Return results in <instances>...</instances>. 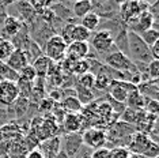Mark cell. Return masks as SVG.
<instances>
[{
  "label": "cell",
  "instance_id": "1",
  "mask_svg": "<svg viewBox=\"0 0 159 158\" xmlns=\"http://www.w3.org/2000/svg\"><path fill=\"white\" fill-rule=\"evenodd\" d=\"M126 55L135 63V66H147L154 60L150 48L142 41L139 35L132 31L126 33Z\"/></svg>",
  "mask_w": 159,
  "mask_h": 158
},
{
  "label": "cell",
  "instance_id": "2",
  "mask_svg": "<svg viewBox=\"0 0 159 158\" xmlns=\"http://www.w3.org/2000/svg\"><path fill=\"white\" fill-rule=\"evenodd\" d=\"M90 48H93L98 55L101 56H107L111 52L117 51L114 44V38L111 33L106 29H98V30L93 31L91 37L89 40Z\"/></svg>",
  "mask_w": 159,
  "mask_h": 158
},
{
  "label": "cell",
  "instance_id": "3",
  "mask_svg": "<svg viewBox=\"0 0 159 158\" xmlns=\"http://www.w3.org/2000/svg\"><path fill=\"white\" fill-rule=\"evenodd\" d=\"M103 64L111 68V70L117 71V72H122V74H136L137 72L135 63L120 51H114L110 55L105 56Z\"/></svg>",
  "mask_w": 159,
  "mask_h": 158
},
{
  "label": "cell",
  "instance_id": "4",
  "mask_svg": "<svg viewBox=\"0 0 159 158\" xmlns=\"http://www.w3.org/2000/svg\"><path fill=\"white\" fill-rule=\"evenodd\" d=\"M67 44L63 41V38L59 34H53L48 41L45 42L44 48H42V53L46 56L50 62L53 63H60L61 60L66 59L67 53Z\"/></svg>",
  "mask_w": 159,
  "mask_h": 158
},
{
  "label": "cell",
  "instance_id": "5",
  "mask_svg": "<svg viewBox=\"0 0 159 158\" xmlns=\"http://www.w3.org/2000/svg\"><path fill=\"white\" fill-rule=\"evenodd\" d=\"M82 142L83 146H87L93 150L105 147V145L107 143L106 131L97 127L87 128V130H84V132H82Z\"/></svg>",
  "mask_w": 159,
  "mask_h": 158
},
{
  "label": "cell",
  "instance_id": "6",
  "mask_svg": "<svg viewBox=\"0 0 159 158\" xmlns=\"http://www.w3.org/2000/svg\"><path fill=\"white\" fill-rule=\"evenodd\" d=\"M137 90V86L129 83L125 81H111V85L109 87V97L114 100L116 102L125 104L126 97L129 93Z\"/></svg>",
  "mask_w": 159,
  "mask_h": 158
},
{
  "label": "cell",
  "instance_id": "7",
  "mask_svg": "<svg viewBox=\"0 0 159 158\" xmlns=\"http://www.w3.org/2000/svg\"><path fill=\"white\" fill-rule=\"evenodd\" d=\"M23 27V22L18 19L16 16L7 15L3 22L0 23V40L11 41L15 35L19 33V30Z\"/></svg>",
  "mask_w": 159,
  "mask_h": 158
},
{
  "label": "cell",
  "instance_id": "8",
  "mask_svg": "<svg viewBox=\"0 0 159 158\" xmlns=\"http://www.w3.org/2000/svg\"><path fill=\"white\" fill-rule=\"evenodd\" d=\"M151 139L150 136L144 132L136 131L135 134H132V136L129 138L128 142V151L131 154H136V156H143L146 153V150L148 149V146L151 145Z\"/></svg>",
  "mask_w": 159,
  "mask_h": 158
},
{
  "label": "cell",
  "instance_id": "9",
  "mask_svg": "<svg viewBox=\"0 0 159 158\" xmlns=\"http://www.w3.org/2000/svg\"><path fill=\"white\" fill-rule=\"evenodd\" d=\"M18 97H19V91L15 82L0 79V105L11 106Z\"/></svg>",
  "mask_w": 159,
  "mask_h": 158
},
{
  "label": "cell",
  "instance_id": "10",
  "mask_svg": "<svg viewBox=\"0 0 159 158\" xmlns=\"http://www.w3.org/2000/svg\"><path fill=\"white\" fill-rule=\"evenodd\" d=\"M61 143V151L66 153L68 158H74L83 146L82 134H67Z\"/></svg>",
  "mask_w": 159,
  "mask_h": 158
},
{
  "label": "cell",
  "instance_id": "11",
  "mask_svg": "<svg viewBox=\"0 0 159 158\" xmlns=\"http://www.w3.org/2000/svg\"><path fill=\"white\" fill-rule=\"evenodd\" d=\"M90 53V45L89 42H71L70 45L67 46V53L66 57L70 60H82V59H87Z\"/></svg>",
  "mask_w": 159,
  "mask_h": 158
},
{
  "label": "cell",
  "instance_id": "12",
  "mask_svg": "<svg viewBox=\"0 0 159 158\" xmlns=\"http://www.w3.org/2000/svg\"><path fill=\"white\" fill-rule=\"evenodd\" d=\"M61 125L67 134H80V131L83 130V117L80 116V113H67L61 121L60 127Z\"/></svg>",
  "mask_w": 159,
  "mask_h": 158
},
{
  "label": "cell",
  "instance_id": "13",
  "mask_svg": "<svg viewBox=\"0 0 159 158\" xmlns=\"http://www.w3.org/2000/svg\"><path fill=\"white\" fill-rule=\"evenodd\" d=\"M6 64L11 68L12 71H15L18 74L26 66H29L30 63H29L27 55L23 51H20V49H14V52L11 53V56L8 57V60L6 62Z\"/></svg>",
  "mask_w": 159,
  "mask_h": 158
},
{
  "label": "cell",
  "instance_id": "14",
  "mask_svg": "<svg viewBox=\"0 0 159 158\" xmlns=\"http://www.w3.org/2000/svg\"><path fill=\"white\" fill-rule=\"evenodd\" d=\"M45 158H55L61 151V139L59 136H53L50 139L41 142V147H38Z\"/></svg>",
  "mask_w": 159,
  "mask_h": 158
},
{
  "label": "cell",
  "instance_id": "15",
  "mask_svg": "<svg viewBox=\"0 0 159 158\" xmlns=\"http://www.w3.org/2000/svg\"><path fill=\"white\" fill-rule=\"evenodd\" d=\"M147 100L144 95H142L137 90L129 93L128 97H126V101H125V106L128 109H132L135 112H139V110L144 109V105H146Z\"/></svg>",
  "mask_w": 159,
  "mask_h": 158
},
{
  "label": "cell",
  "instance_id": "16",
  "mask_svg": "<svg viewBox=\"0 0 159 158\" xmlns=\"http://www.w3.org/2000/svg\"><path fill=\"white\" fill-rule=\"evenodd\" d=\"M14 6L18 7V11H19V18H22L20 19V22L25 21L23 25L26 23H33L35 21V16H37V14L34 12V10L31 8L30 3L29 2H19V3H15ZM18 18V19H19Z\"/></svg>",
  "mask_w": 159,
  "mask_h": 158
},
{
  "label": "cell",
  "instance_id": "17",
  "mask_svg": "<svg viewBox=\"0 0 159 158\" xmlns=\"http://www.w3.org/2000/svg\"><path fill=\"white\" fill-rule=\"evenodd\" d=\"M61 108L64 109L66 113H75L79 114L83 109V105L80 104V101L76 98V95H67L63 98V101L60 102Z\"/></svg>",
  "mask_w": 159,
  "mask_h": 158
},
{
  "label": "cell",
  "instance_id": "18",
  "mask_svg": "<svg viewBox=\"0 0 159 158\" xmlns=\"http://www.w3.org/2000/svg\"><path fill=\"white\" fill-rule=\"evenodd\" d=\"M50 64H52V62H50L48 57L44 56V55H41L39 57H37V59L31 63V66H33V68L35 70V72H37V78H42V79L46 78Z\"/></svg>",
  "mask_w": 159,
  "mask_h": 158
},
{
  "label": "cell",
  "instance_id": "19",
  "mask_svg": "<svg viewBox=\"0 0 159 158\" xmlns=\"http://www.w3.org/2000/svg\"><path fill=\"white\" fill-rule=\"evenodd\" d=\"M71 11L75 18L82 19L84 15H87L89 12L93 11V2H90V0H79V2H75L72 4Z\"/></svg>",
  "mask_w": 159,
  "mask_h": 158
},
{
  "label": "cell",
  "instance_id": "20",
  "mask_svg": "<svg viewBox=\"0 0 159 158\" xmlns=\"http://www.w3.org/2000/svg\"><path fill=\"white\" fill-rule=\"evenodd\" d=\"M80 26H83L84 29H87L89 31H95V30H98V27H99V25H101V18L97 15L95 12H89L87 15H84L80 19Z\"/></svg>",
  "mask_w": 159,
  "mask_h": 158
},
{
  "label": "cell",
  "instance_id": "21",
  "mask_svg": "<svg viewBox=\"0 0 159 158\" xmlns=\"http://www.w3.org/2000/svg\"><path fill=\"white\" fill-rule=\"evenodd\" d=\"M91 72V63L89 59H82V60H76L72 64V70L71 74L75 77H82V75Z\"/></svg>",
  "mask_w": 159,
  "mask_h": 158
},
{
  "label": "cell",
  "instance_id": "22",
  "mask_svg": "<svg viewBox=\"0 0 159 158\" xmlns=\"http://www.w3.org/2000/svg\"><path fill=\"white\" fill-rule=\"evenodd\" d=\"M12 109H14V113L18 118L23 117L25 114L29 112V108H30V101L27 98H23V97H18L15 100V102L12 104Z\"/></svg>",
  "mask_w": 159,
  "mask_h": 158
},
{
  "label": "cell",
  "instance_id": "23",
  "mask_svg": "<svg viewBox=\"0 0 159 158\" xmlns=\"http://www.w3.org/2000/svg\"><path fill=\"white\" fill-rule=\"evenodd\" d=\"M90 37H91V31H89L80 25H75L72 29V42H89Z\"/></svg>",
  "mask_w": 159,
  "mask_h": 158
},
{
  "label": "cell",
  "instance_id": "24",
  "mask_svg": "<svg viewBox=\"0 0 159 158\" xmlns=\"http://www.w3.org/2000/svg\"><path fill=\"white\" fill-rule=\"evenodd\" d=\"M75 94H76V98L80 101L82 105H87V104H90L94 100V93L93 90H86V89L80 87L76 81H75Z\"/></svg>",
  "mask_w": 159,
  "mask_h": 158
},
{
  "label": "cell",
  "instance_id": "25",
  "mask_svg": "<svg viewBox=\"0 0 159 158\" xmlns=\"http://www.w3.org/2000/svg\"><path fill=\"white\" fill-rule=\"evenodd\" d=\"M139 37L142 38V41L148 48H151L154 44H157L159 41V30H157V29H148V30L143 31L142 34H139Z\"/></svg>",
  "mask_w": 159,
  "mask_h": 158
},
{
  "label": "cell",
  "instance_id": "26",
  "mask_svg": "<svg viewBox=\"0 0 159 158\" xmlns=\"http://www.w3.org/2000/svg\"><path fill=\"white\" fill-rule=\"evenodd\" d=\"M111 79L109 75L103 74V72H98L95 75V81H94V87L98 89V90H109L110 85H111Z\"/></svg>",
  "mask_w": 159,
  "mask_h": 158
},
{
  "label": "cell",
  "instance_id": "27",
  "mask_svg": "<svg viewBox=\"0 0 159 158\" xmlns=\"http://www.w3.org/2000/svg\"><path fill=\"white\" fill-rule=\"evenodd\" d=\"M14 45L11 44V41L7 40H0V62L6 63L8 60V57L11 56V53L14 52Z\"/></svg>",
  "mask_w": 159,
  "mask_h": 158
},
{
  "label": "cell",
  "instance_id": "28",
  "mask_svg": "<svg viewBox=\"0 0 159 158\" xmlns=\"http://www.w3.org/2000/svg\"><path fill=\"white\" fill-rule=\"evenodd\" d=\"M94 81H95V77H94L93 72H87L82 77H78L76 83L80 86V87L86 89V90H93L94 89Z\"/></svg>",
  "mask_w": 159,
  "mask_h": 158
},
{
  "label": "cell",
  "instance_id": "29",
  "mask_svg": "<svg viewBox=\"0 0 159 158\" xmlns=\"http://www.w3.org/2000/svg\"><path fill=\"white\" fill-rule=\"evenodd\" d=\"M74 26L75 25L72 22H66L61 26V30L59 33V35L63 38V41L66 42L67 45H70L72 42V29H74Z\"/></svg>",
  "mask_w": 159,
  "mask_h": 158
},
{
  "label": "cell",
  "instance_id": "30",
  "mask_svg": "<svg viewBox=\"0 0 159 158\" xmlns=\"http://www.w3.org/2000/svg\"><path fill=\"white\" fill-rule=\"evenodd\" d=\"M146 75L150 81H158L159 77V60H152L147 64L146 67Z\"/></svg>",
  "mask_w": 159,
  "mask_h": 158
},
{
  "label": "cell",
  "instance_id": "31",
  "mask_svg": "<svg viewBox=\"0 0 159 158\" xmlns=\"http://www.w3.org/2000/svg\"><path fill=\"white\" fill-rule=\"evenodd\" d=\"M18 78L25 79V81H27V82H34L35 79H37V72H35V70L33 68V66H31V64H29V66L25 67L22 71H19V72H18Z\"/></svg>",
  "mask_w": 159,
  "mask_h": 158
},
{
  "label": "cell",
  "instance_id": "32",
  "mask_svg": "<svg viewBox=\"0 0 159 158\" xmlns=\"http://www.w3.org/2000/svg\"><path fill=\"white\" fill-rule=\"evenodd\" d=\"M131 153L125 146H116L109 149V157L107 158H129Z\"/></svg>",
  "mask_w": 159,
  "mask_h": 158
},
{
  "label": "cell",
  "instance_id": "33",
  "mask_svg": "<svg viewBox=\"0 0 159 158\" xmlns=\"http://www.w3.org/2000/svg\"><path fill=\"white\" fill-rule=\"evenodd\" d=\"M144 112L147 114H152V116H158V110H159V105L158 101L155 100H147L146 105H144Z\"/></svg>",
  "mask_w": 159,
  "mask_h": 158
},
{
  "label": "cell",
  "instance_id": "34",
  "mask_svg": "<svg viewBox=\"0 0 159 158\" xmlns=\"http://www.w3.org/2000/svg\"><path fill=\"white\" fill-rule=\"evenodd\" d=\"M109 157V147H101V149L93 150L90 158H107Z\"/></svg>",
  "mask_w": 159,
  "mask_h": 158
},
{
  "label": "cell",
  "instance_id": "35",
  "mask_svg": "<svg viewBox=\"0 0 159 158\" xmlns=\"http://www.w3.org/2000/svg\"><path fill=\"white\" fill-rule=\"evenodd\" d=\"M25 158H45V157H44V154L41 153V150L37 147V149H33V150H30V151H27Z\"/></svg>",
  "mask_w": 159,
  "mask_h": 158
},
{
  "label": "cell",
  "instance_id": "36",
  "mask_svg": "<svg viewBox=\"0 0 159 158\" xmlns=\"http://www.w3.org/2000/svg\"><path fill=\"white\" fill-rule=\"evenodd\" d=\"M55 158H68V157H67V154L64 153V151H60V153L57 154V156H56Z\"/></svg>",
  "mask_w": 159,
  "mask_h": 158
},
{
  "label": "cell",
  "instance_id": "37",
  "mask_svg": "<svg viewBox=\"0 0 159 158\" xmlns=\"http://www.w3.org/2000/svg\"><path fill=\"white\" fill-rule=\"evenodd\" d=\"M129 158H146V157H143V156H136V154H131V157Z\"/></svg>",
  "mask_w": 159,
  "mask_h": 158
},
{
  "label": "cell",
  "instance_id": "38",
  "mask_svg": "<svg viewBox=\"0 0 159 158\" xmlns=\"http://www.w3.org/2000/svg\"><path fill=\"white\" fill-rule=\"evenodd\" d=\"M83 158H90V154H87V156H84Z\"/></svg>",
  "mask_w": 159,
  "mask_h": 158
},
{
  "label": "cell",
  "instance_id": "39",
  "mask_svg": "<svg viewBox=\"0 0 159 158\" xmlns=\"http://www.w3.org/2000/svg\"><path fill=\"white\" fill-rule=\"evenodd\" d=\"M158 158H159V157H158Z\"/></svg>",
  "mask_w": 159,
  "mask_h": 158
},
{
  "label": "cell",
  "instance_id": "40",
  "mask_svg": "<svg viewBox=\"0 0 159 158\" xmlns=\"http://www.w3.org/2000/svg\"><path fill=\"white\" fill-rule=\"evenodd\" d=\"M23 158H25V157H23Z\"/></svg>",
  "mask_w": 159,
  "mask_h": 158
}]
</instances>
